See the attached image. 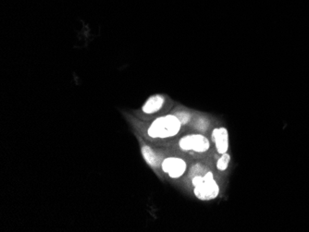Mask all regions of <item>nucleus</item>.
Wrapping results in <instances>:
<instances>
[{
    "mask_svg": "<svg viewBox=\"0 0 309 232\" xmlns=\"http://www.w3.org/2000/svg\"><path fill=\"white\" fill-rule=\"evenodd\" d=\"M182 123L176 115H167L159 117L152 122L148 128V136L151 138H170L179 133Z\"/></svg>",
    "mask_w": 309,
    "mask_h": 232,
    "instance_id": "nucleus-1",
    "label": "nucleus"
},
{
    "mask_svg": "<svg viewBox=\"0 0 309 232\" xmlns=\"http://www.w3.org/2000/svg\"><path fill=\"white\" fill-rule=\"evenodd\" d=\"M194 185V194L196 198L202 201L214 200L220 194V187L214 180L213 173L208 171L204 176H195L192 180Z\"/></svg>",
    "mask_w": 309,
    "mask_h": 232,
    "instance_id": "nucleus-2",
    "label": "nucleus"
},
{
    "mask_svg": "<svg viewBox=\"0 0 309 232\" xmlns=\"http://www.w3.org/2000/svg\"><path fill=\"white\" fill-rule=\"evenodd\" d=\"M179 145L182 150L194 151L196 153H204L209 149L208 139L201 134H191L180 140Z\"/></svg>",
    "mask_w": 309,
    "mask_h": 232,
    "instance_id": "nucleus-3",
    "label": "nucleus"
},
{
    "mask_svg": "<svg viewBox=\"0 0 309 232\" xmlns=\"http://www.w3.org/2000/svg\"><path fill=\"white\" fill-rule=\"evenodd\" d=\"M187 164L178 157H168L161 163V169L172 179H179L185 173Z\"/></svg>",
    "mask_w": 309,
    "mask_h": 232,
    "instance_id": "nucleus-4",
    "label": "nucleus"
},
{
    "mask_svg": "<svg viewBox=\"0 0 309 232\" xmlns=\"http://www.w3.org/2000/svg\"><path fill=\"white\" fill-rule=\"evenodd\" d=\"M212 138L215 141L216 149L219 154H225L229 149V132L226 128H217L212 132Z\"/></svg>",
    "mask_w": 309,
    "mask_h": 232,
    "instance_id": "nucleus-5",
    "label": "nucleus"
},
{
    "mask_svg": "<svg viewBox=\"0 0 309 232\" xmlns=\"http://www.w3.org/2000/svg\"><path fill=\"white\" fill-rule=\"evenodd\" d=\"M165 98L161 94H155L148 98L143 106V112L145 114L156 113L159 111L164 105Z\"/></svg>",
    "mask_w": 309,
    "mask_h": 232,
    "instance_id": "nucleus-6",
    "label": "nucleus"
},
{
    "mask_svg": "<svg viewBox=\"0 0 309 232\" xmlns=\"http://www.w3.org/2000/svg\"><path fill=\"white\" fill-rule=\"evenodd\" d=\"M141 152H142V155H143L144 159L146 161V163L148 164L149 166H151L152 168H158L159 166H161L162 162H160L158 155L156 154L155 151L152 149L150 146H148V145L142 146Z\"/></svg>",
    "mask_w": 309,
    "mask_h": 232,
    "instance_id": "nucleus-7",
    "label": "nucleus"
},
{
    "mask_svg": "<svg viewBox=\"0 0 309 232\" xmlns=\"http://www.w3.org/2000/svg\"><path fill=\"white\" fill-rule=\"evenodd\" d=\"M230 161H231V156L227 153L222 154L221 158H219V160L217 162V169L221 170V171L227 170Z\"/></svg>",
    "mask_w": 309,
    "mask_h": 232,
    "instance_id": "nucleus-8",
    "label": "nucleus"
},
{
    "mask_svg": "<svg viewBox=\"0 0 309 232\" xmlns=\"http://www.w3.org/2000/svg\"><path fill=\"white\" fill-rule=\"evenodd\" d=\"M175 115H176L177 118L179 119V120L181 121L182 125L186 124L189 121L190 119H191V115L188 112H178Z\"/></svg>",
    "mask_w": 309,
    "mask_h": 232,
    "instance_id": "nucleus-9",
    "label": "nucleus"
}]
</instances>
